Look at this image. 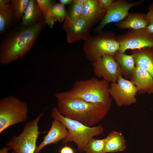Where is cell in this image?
<instances>
[{
  "mask_svg": "<svg viewBox=\"0 0 153 153\" xmlns=\"http://www.w3.org/2000/svg\"><path fill=\"white\" fill-rule=\"evenodd\" d=\"M44 20L29 27L18 23L5 34L0 45V62L8 65L23 58L33 47L44 29Z\"/></svg>",
  "mask_w": 153,
  "mask_h": 153,
  "instance_id": "6da1fadb",
  "label": "cell"
},
{
  "mask_svg": "<svg viewBox=\"0 0 153 153\" xmlns=\"http://www.w3.org/2000/svg\"><path fill=\"white\" fill-rule=\"evenodd\" d=\"M109 83L92 77L76 81L70 90L56 93L57 100L76 98L94 104H100L109 110L112 99L109 93Z\"/></svg>",
  "mask_w": 153,
  "mask_h": 153,
  "instance_id": "7a4b0ae2",
  "label": "cell"
},
{
  "mask_svg": "<svg viewBox=\"0 0 153 153\" xmlns=\"http://www.w3.org/2000/svg\"><path fill=\"white\" fill-rule=\"evenodd\" d=\"M58 101L57 108L65 117L92 127L102 120L109 110L100 104L89 103L73 98Z\"/></svg>",
  "mask_w": 153,
  "mask_h": 153,
  "instance_id": "3957f363",
  "label": "cell"
},
{
  "mask_svg": "<svg viewBox=\"0 0 153 153\" xmlns=\"http://www.w3.org/2000/svg\"><path fill=\"white\" fill-rule=\"evenodd\" d=\"M51 116L53 119L61 122L67 130L68 135L62 141V143L65 144L69 142H73L76 145L77 149L80 152H84L85 148L91 139L102 134L104 131V128L101 125L88 127L65 117L59 112L56 107L52 108Z\"/></svg>",
  "mask_w": 153,
  "mask_h": 153,
  "instance_id": "277c9868",
  "label": "cell"
},
{
  "mask_svg": "<svg viewBox=\"0 0 153 153\" xmlns=\"http://www.w3.org/2000/svg\"><path fill=\"white\" fill-rule=\"evenodd\" d=\"M29 111L27 103L10 95L0 100V133L8 128L26 122Z\"/></svg>",
  "mask_w": 153,
  "mask_h": 153,
  "instance_id": "5b68a950",
  "label": "cell"
},
{
  "mask_svg": "<svg viewBox=\"0 0 153 153\" xmlns=\"http://www.w3.org/2000/svg\"><path fill=\"white\" fill-rule=\"evenodd\" d=\"M43 114L42 112L35 118L26 122L19 135L12 136L6 144L10 150L15 153H35L39 135L48 132L39 130L38 124Z\"/></svg>",
  "mask_w": 153,
  "mask_h": 153,
  "instance_id": "8992f818",
  "label": "cell"
},
{
  "mask_svg": "<svg viewBox=\"0 0 153 153\" xmlns=\"http://www.w3.org/2000/svg\"><path fill=\"white\" fill-rule=\"evenodd\" d=\"M84 49L87 58L93 62L103 56L110 55L114 56L119 51L120 45L116 36L111 32L103 33L86 40Z\"/></svg>",
  "mask_w": 153,
  "mask_h": 153,
  "instance_id": "52a82bcc",
  "label": "cell"
},
{
  "mask_svg": "<svg viewBox=\"0 0 153 153\" xmlns=\"http://www.w3.org/2000/svg\"><path fill=\"white\" fill-rule=\"evenodd\" d=\"M116 38L120 44V52L124 53L128 49L153 47V33H149L146 28L129 29L125 33L116 36Z\"/></svg>",
  "mask_w": 153,
  "mask_h": 153,
  "instance_id": "ba28073f",
  "label": "cell"
},
{
  "mask_svg": "<svg viewBox=\"0 0 153 153\" xmlns=\"http://www.w3.org/2000/svg\"><path fill=\"white\" fill-rule=\"evenodd\" d=\"M109 90L111 97L119 107L137 102V87L132 82L124 78L122 75L119 76L116 82L110 83Z\"/></svg>",
  "mask_w": 153,
  "mask_h": 153,
  "instance_id": "9c48e42d",
  "label": "cell"
},
{
  "mask_svg": "<svg viewBox=\"0 0 153 153\" xmlns=\"http://www.w3.org/2000/svg\"><path fill=\"white\" fill-rule=\"evenodd\" d=\"M92 65L95 75L109 83L116 82L119 76L122 75L119 65L114 56L111 55L103 56L92 62Z\"/></svg>",
  "mask_w": 153,
  "mask_h": 153,
  "instance_id": "30bf717a",
  "label": "cell"
},
{
  "mask_svg": "<svg viewBox=\"0 0 153 153\" xmlns=\"http://www.w3.org/2000/svg\"><path fill=\"white\" fill-rule=\"evenodd\" d=\"M144 1L143 0L129 2L123 0L113 1L111 5L106 12L96 31H101L107 24L116 23L125 19L129 14V10L132 7L138 6Z\"/></svg>",
  "mask_w": 153,
  "mask_h": 153,
  "instance_id": "8fae6325",
  "label": "cell"
},
{
  "mask_svg": "<svg viewBox=\"0 0 153 153\" xmlns=\"http://www.w3.org/2000/svg\"><path fill=\"white\" fill-rule=\"evenodd\" d=\"M91 25L81 16L71 24L63 28L66 32L67 42L71 43L88 39Z\"/></svg>",
  "mask_w": 153,
  "mask_h": 153,
  "instance_id": "7c38bea8",
  "label": "cell"
},
{
  "mask_svg": "<svg viewBox=\"0 0 153 153\" xmlns=\"http://www.w3.org/2000/svg\"><path fill=\"white\" fill-rule=\"evenodd\" d=\"M68 131L60 121L53 119L49 130L44 137L42 141L37 146L35 153H39L46 146L57 143L63 140L67 135Z\"/></svg>",
  "mask_w": 153,
  "mask_h": 153,
  "instance_id": "4fadbf2b",
  "label": "cell"
},
{
  "mask_svg": "<svg viewBox=\"0 0 153 153\" xmlns=\"http://www.w3.org/2000/svg\"><path fill=\"white\" fill-rule=\"evenodd\" d=\"M129 79L137 87L139 94L153 93V78L144 69L135 65Z\"/></svg>",
  "mask_w": 153,
  "mask_h": 153,
  "instance_id": "5bb4252c",
  "label": "cell"
},
{
  "mask_svg": "<svg viewBox=\"0 0 153 153\" xmlns=\"http://www.w3.org/2000/svg\"><path fill=\"white\" fill-rule=\"evenodd\" d=\"M135 65L146 71L153 78V47L132 50Z\"/></svg>",
  "mask_w": 153,
  "mask_h": 153,
  "instance_id": "9a60e30c",
  "label": "cell"
},
{
  "mask_svg": "<svg viewBox=\"0 0 153 153\" xmlns=\"http://www.w3.org/2000/svg\"><path fill=\"white\" fill-rule=\"evenodd\" d=\"M44 20L36 0H29L25 11L21 24L27 27H31Z\"/></svg>",
  "mask_w": 153,
  "mask_h": 153,
  "instance_id": "2e32d148",
  "label": "cell"
},
{
  "mask_svg": "<svg viewBox=\"0 0 153 153\" xmlns=\"http://www.w3.org/2000/svg\"><path fill=\"white\" fill-rule=\"evenodd\" d=\"M148 24L146 14L132 12L129 13L124 20L116 23L115 25L120 29L129 28L136 29L146 28Z\"/></svg>",
  "mask_w": 153,
  "mask_h": 153,
  "instance_id": "e0dca14e",
  "label": "cell"
},
{
  "mask_svg": "<svg viewBox=\"0 0 153 153\" xmlns=\"http://www.w3.org/2000/svg\"><path fill=\"white\" fill-rule=\"evenodd\" d=\"M105 139V153L122 151L126 148V141L120 132L113 131Z\"/></svg>",
  "mask_w": 153,
  "mask_h": 153,
  "instance_id": "ac0fdd59",
  "label": "cell"
},
{
  "mask_svg": "<svg viewBox=\"0 0 153 153\" xmlns=\"http://www.w3.org/2000/svg\"><path fill=\"white\" fill-rule=\"evenodd\" d=\"M114 57L120 66L122 75L126 79L129 78L135 67L133 55H127L118 51L115 53Z\"/></svg>",
  "mask_w": 153,
  "mask_h": 153,
  "instance_id": "d6986e66",
  "label": "cell"
},
{
  "mask_svg": "<svg viewBox=\"0 0 153 153\" xmlns=\"http://www.w3.org/2000/svg\"><path fill=\"white\" fill-rule=\"evenodd\" d=\"M99 5L98 0H87L83 5L81 16L91 25L102 16Z\"/></svg>",
  "mask_w": 153,
  "mask_h": 153,
  "instance_id": "ffe728a7",
  "label": "cell"
},
{
  "mask_svg": "<svg viewBox=\"0 0 153 153\" xmlns=\"http://www.w3.org/2000/svg\"><path fill=\"white\" fill-rule=\"evenodd\" d=\"M13 23L15 24L14 15L11 4L0 8V35H5Z\"/></svg>",
  "mask_w": 153,
  "mask_h": 153,
  "instance_id": "44dd1931",
  "label": "cell"
},
{
  "mask_svg": "<svg viewBox=\"0 0 153 153\" xmlns=\"http://www.w3.org/2000/svg\"><path fill=\"white\" fill-rule=\"evenodd\" d=\"M43 14L46 24L52 28L54 23L51 15V11L54 5V0H36Z\"/></svg>",
  "mask_w": 153,
  "mask_h": 153,
  "instance_id": "7402d4cb",
  "label": "cell"
},
{
  "mask_svg": "<svg viewBox=\"0 0 153 153\" xmlns=\"http://www.w3.org/2000/svg\"><path fill=\"white\" fill-rule=\"evenodd\" d=\"M29 1L10 0V4L14 13V23H19L22 20Z\"/></svg>",
  "mask_w": 153,
  "mask_h": 153,
  "instance_id": "603a6c76",
  "label": "cell"
},
{
  "mask_svg": "<svg viewBox=\"0 0 153 153\" xmlns=\"http://www.w3.org/2000/svg\"><path fill=\"white\" fill-rule=\"evenodd\" d=\"M73 5L67 17L65 20L63 28H65L73 23L82 15L84 4L73 1Z\"/></svg>",
  "mask_w": 153,
  "mask_h": 153,
  "instance_id": "cb8c5ba5",
  "label": "cell"
},
{
  "mask_svg": "<svg viewBox=\"0 0 153 153\" xmlns=\"http://www.w3.org/2000/svg\"><path fill=\"white\" fill-rule=\"evenodd\" d=\"M105 139H97L93 138L87 144L85 149L86 153H105Z\"/></svg>",
  "mask_w": 153,
  "mask_h": 153,
  "instance_id": "d4e9b609",
  "label": "cell"
},
{
  "mask_svg": "<svg viewBox=\"0 0 153 153\" xmlns=\"http://www.w3.org/2000/svg\"><path fill=\"white\" fill-rule=\"evenodd\" d=\"M51 14L54 22H62L67 17L68 12L64 5L60 3H55L52 8Z\"/></svg>",
  "mask_w": 153,
  "mask_h": 153,
  "instance_id": "484cf974",
  "label": "cell"
},
{
  "mask_svg": "<svg viewBox=\"0 0 153 153\" xmlns=\"http://www.w3.org/2000/svg\"><path fill=\"white\" fill-rule=\"evenodd\" d=\"M99 9L100 13L103 15L106 13L110 7L113 1V0H99Z\"/></svg>",
  "mask_w": 153,
  "mask_h": 153,
  "instance_id": "4316f807",
  "label": "cell"
},
{
  "mask_svg": "<svg viewBox=\"0 0 153 153\" xmlns=\"http://www.w3.org/2000/svg\"><path fill=\"white\" fill-rule=\"evenodd\" d=\"M149 9L148 12L146 14V18L148 21L149 24L146 28L149 33H153V9Z\"/></svg>",
  "mask_w": 153,
  "mask_h": 153,
  "instance_id": "83f0119b",
  "label": "cell"
},
{
  "mask_svg": "<svg viewBox=\"0 0 153 153\" xmlns=\"http://www.w3.org/2000/svg\"><path fill=\"white\" fill-rule=\"evenodd\" d=\"M60 153H75L74 149L71 147L65 146L62 147L59 150Z\"/></svg>",
  "mask_w": 153,
  "mask_h": 153,
  "instance_id": "f1b7e54d",
  "label": "cell"
},
{
  "mask_svg": "<svg viewBox=\"0 0 153 153\" xmlns=\"http://www.w3.org/2000/svg\"><path fill=\"white\" fill-rule=\"evenodd\" d=\"M59 1L60 3L64 5L69 4L73 1L71 0H60Z\"/></svg>",
  "mask_w": 153,
  "mask_h": 153,
  "instance_id": "f546056e",
  "label": "cell"
},
{
  "mask_svg": "<svg viewBox=\"0 0 153 153\" xmlns=\"http://www.w3.org/2000/svg\"><path fill=\"white\" fill-rule=\"evenodd\" d=\"M10 150L9 148L7 147H4L0 150V153H10L8 151Z\"/></svg>",
  "mask_w": 153,
  "mask_h": 153,
  "instance_id": "4dcf8cb0",
  "label": "cell"
},
{
  "mask_svg": "<svg viewBox=\"0 0 153 153\" xmlns=\"http://www.w3.org/2000/svg\"><path fill=\"white\" fill-rule=\"evenodd\" d=\"M87 0H75V1L77 2L84 4Z\"/></svg>",
  "mask_w": 153,
  "mask_h": 153,
  "instance_id": "1f68e13d",
  "label": "cell"
},
{
  "mask_svg": "<svg viewBox=\"0 0 153 153\" xmlns=\"http://www.w3.org/2000/svg\"><path fill=\"white\" fill-rule=\"evenodd\" d=\"M149 8H152L153 9V2L151 3L149 5Z\"/></svg>",
  "mask_w": 153,
  "mask_h": 153,
  "instance_id": "d6a6232c",
  "label": "cell"
},
{
  "mask_svg": "<svg viewBox=\"0 0 153 153\" xmlns=\"http://www.w3.org/2000/svg\"><path fill=\"white\" fill-rule=\"evenodd\" d=\"M12 153H15L13 151H12Z\"/></svg>",
  "mask_w": 153,
  "mask_h": 153,
  "instance_id": "836d02e7",
  "label": "cell"
}]
</instances>
